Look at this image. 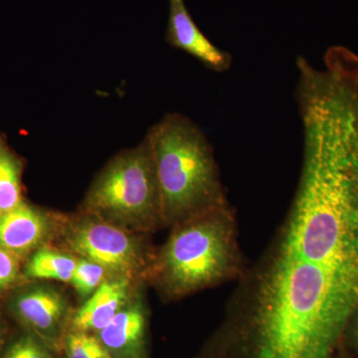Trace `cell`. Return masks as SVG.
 <instances>
[{
  "mask_svg": "<svg viewBox=\"0 0 358 358\" xmlns=\"http://www.w3.org/2000/svg\"><path fill=\"white\" fill-rule=\"evenodd\" d=\"M238 234L229 204L174 226L155 251L148 281L173 301L239 280L247 267Z\"/></svg>",
  "mask_w": 358,
  "mask_h": 358,
  "instance_id": "obj_1",
  "label": "cell"
},
{
  "mask_svg": "<svg viewBox=\"0 0 358 358\" xmlns=\"http://www.w3.org/2000/svg\"><path fill=\"white\" fill-rule=\"evenodd\" d=\"M145 138L154 159L164 227L229 204L213 148L189 117L167 114Z\"/></svg>",
  "mask_w": 358,
  "mask_h": 358,
  "instance_id": "obj_2",
  "label": "cell"
},
{
  "mask_svg": "<svg viewBox=\"0 0 358 358\" xmlns=\"http://www.w3.org/2000/svg\"><path fill=\"white\" fill-rule=\"evenodd\" d=\"M80 210L140 234L164 227L154 159L145 138L106 164Z\"/></svg>",
  "mask_w": 358,
  "mask_h": 358,
  "instance_id": "obj_3",
  "label": "cell"
},
{
  "mask_svg": "<svg viewBox=\"0 0 358 358\" xmlns=\"http://www.w3.org/2000/svg\"><path fill=\"white\" fill-rule=\"evenodd\" d=\"M57 239L72 255L102 266L108 279L136 284L148 281L157 251L143 234L122 229L81 210L71 216L62 215Z\"/></svg>",
  "mask_w": 358,
  "mask_h": 358,
  "instance_id": "obj_4",
  "label": "cell"
},
{
  "mask_svg": "<svg viewBox=\"0 0 358 358\" xmlns=\"http://www.w3.org/2000/svg\"><path fill=\"white\" fill-rule=\"evenodd\" d=\"M8 307L26 331L36 336L52 352H62L74 310L60 289L49 284L29 285L11 296Z\"/></svg>",
  "mask_w": 358,
  "mask_h": 358,
  "instance_id": "obj_5",
  "label": "cell"
},
{
  "mask_svg": "<svg viewBox=\"0 0 358 358\" xmlns=\"http://www.w3.org/2000/svg\"><path fill=\"white\" fill-rule=\"evenodd\" d=\"M62 215L24 201L0 214V246L25 260L57 239Z\"/></svg>",
  "mask_w": 358,
  "mask_h": 358,
  "instance_id": "obj_6",
  "label": "cell"
},
{
  "mask_svg": "<svg viewBox=\"0 0 358 358\" xmlns=\"http://www.w3.org/2000/svg\"><path fill=\"white\" fill-rule=\"evenodd\" d=\"M148 329L147 303L136 289L114 319L95 336L110 358H148Z\"/></svg>",
  "mask_w": 358,
  "mask_h": 358,
  "instance_id": "obj_7",
  "label": "cell"
},
{
  "mask_svg": "<svg viewBox=\"0 0 358 358\" xmlns=\"http://www.w3.org/2000/svg\"><path fill=\"white\" fill-rule=\"evenodd\" d=\"M166 41L197 59L207 69L225 72L232 65V56L221 50L199 29L186 8L185 0H169Z\"/></svg>",
  "mask_w": 358,
  "mask_h": 358,
  "instance_id": "obj_8",
  "label": "cell"
},
{
  "mask_svg": "<svg viewBox=\"0 0 358 358\" xmlns=\"http://www.w3.org/2000/svg\"><path fill=\"white\" fill-rule=\"evenodd\" d=\"M136 282L108 279L73 312L69 329L96 334L114 319L138 289Z\"/></svg>",
  "mask_w": 358,
  "mask_h": 358,
  "instance_id": "obj_9",
  "label": "cell"
},
{
  "mask_svg": "<svg viewBox=\"0 0 358 358\" xmlns=\"http://www.w3.org/2000/svg\"><path fill=\"white\" fill-rule=\"evenodd\" d=\"M77 260L78 257L69 252L50 248L47 245L27 259L23 275L28 280H51L70 284Z\"/></svg>",
  "mask_w": 358,
  "mask_h": 358,
  "instance_id": "obj_10",
  "label": "cell"
},
{
  "mask_svg": "<svg viewBox=\"0 0 358 358\" xmlns=\"http://www.w3.org/2000/svg\"><path fill=\"white\" fill-rule=\"evenodd\" d=\"M24 162L0 131V214L13 210L24 201L22 174Z\"/></svg>",
  "mask_w": 358,
  "mask_h": 358,
  "instance_id": "obj_11",
  "label": "cell"
},
{
  "mask_svg": "<svg viewBox=\"0 0 358 358\" xmlns=\"http://www.w3.org/2000/svg\"><path fill=\"white\" fill-rule=\"evenodd\" d=\"M106 280H108V274L102 266L88 259L78 258L70 284L78 296L82 301H86Z\"/></svg>",
  "mask_w": 358,
  "mask_h": 358,
  "instance_id": "obj_12",
  "label": "cell"
},
{
  "mask_svg": "<svg viewBox=\"0 0 358 358\" xmlns=\"http://www.w3.org/2000/svg\"><path fill=\"white\" fill-rule=\"evenodd\" d=\"M64 358H110L95 334L69 329L63 341Z\"/></svg>",
  "mask_w": 358,
  "mask_h": 358,
  "instance_id": "obj_13",
  "label": "cell"
},
{
  "mask_svg": "<svg viewBox=\"0 0 358 358\" xmlns=\"http://www.w3.org/2000/svg\"><path fill=\"white\" fill-rule=\"evenodd\" d=\"M1 358H57L55 352L32 334L25 331L6 346Z\"/></svg>",
  "mask_w": 358,
  "mask_h": 358,
  "instance_id": "obj_14",
  "label": "cell"
},
{
  "mask_svg": "<svg viewBox=\"0 0 358 358\" xmlns=\"http://www.w3.org/2000/svg\"><path fill=\"white\" fill-rule=\"evenodd\" d=\"M20 259L0 246V294L10 288L20 275Z\"/></svg>",
  "mask_w": 358,
  "mask_h": 358,
  "instance_id": "obj_15",
  "label": "cell"
},
{
  "mask_svg": "<svg viewBox=\"0 0 358 358\" xmlns=\"http://www.w3.org/2000/svg\"><path fill=\"white\" fill-rule=\"evenodd\" d=\"M346 331L350 333V336H352L353 345L358 348V310L355 313V315H352L345 333Z\"/></svg>",
  "mask_w": 358,
  "mask_h": 358,
  "instance_id": "obj_16",
  "label": "cell"
},
{
  "mask_svg": "<svg viewBox=\"0 0 358 358\" xmlns=\"http://www.w3.org/2000/svg\"><path fill=\"white\" fill-rule=\"evenodd\" d=\"M4 334V324L3 322H2L1 317H0V345H1L2 338H3Z\"/></svg>",
  "mask_w": 358,
  "mask_h": 358,
  "instance_id": "obj_17",
  "label": "cell"
}]
</instances>
